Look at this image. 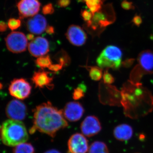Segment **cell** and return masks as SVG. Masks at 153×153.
Masks as SVG:
<instances>
[{
	"instance_id": "36",
	"label": "cell",
	"mask_w": 153,
	"mask_h": 153,
	"mask_svg": "<svg viewBox=\"0 0 153 153\" xmlns=\"http://www.w3.org/2000/svg\"><path fill=\"white\" fill-rule=\"evenodd\" d=\"M79 1L85 2L86 0H78Z\"/></svg>"
},
{
	"instance_id": "5",
	"label": "cell",
	"mask_w": 153,
	"mask_h": 153,
	"mask_svg": "<svg viewBox=\"0 0 153 153\" xmlns=\"http://www.w3.org/2000/svg\"><path fill=\"white\" fill-rule=\"evenodd\" d=\"M32 87L28 81L23 78L15 79L11 81L9 88L11 96L19 100H25L30 96Z\"/></svg>"
},
{
	"instance_id": "6",
	"label": "cell",
	"mask_w": 153,
	"mask_h": 153,
	"mask_svg": "<svg viewBox=\"0 0 153 153\" xmlns=\"http://www.w3.org/2000/svg\"><path fill=\"white\" fill-rule=\"evenodd\" d=\"M7 116L13 120L22 121L27 116V110L26 105L17 100H13L8 103L6 109Z\"/></svg>"
},
{
	"instance_id": "34",
	"label": "cell",
	"mask_w": 153,
	"mask_h": 153,
	"mask_svg": "<svg viewBox=\"0 0 153 153\" xmlns=\"http://www.w3.org/2000/svg\"><path fill=\"white\" fill-rule=\"evenodd\" d=\"M27 38L28 40H30V41H32L33 39H34V35L32 34H29L27 36Z\"/></svg>"
},
{
	"instance_id": "16",
	"label": "cell",
	"mask_w": 153,
	"mask_h": 153,
	"mask_svg": "<svg viewBox=\"0 0 153 153\" xmlns=\"http://www.w3.org/2000/svg\"><path fill=\"white\" fill-rule=\"evenodd\" d=\"M101 10L94 14L92 20L86 23L88 27L91 28L93 31H96L98 28L105 27L113 22L108 19L107 14Z\"/></svg>"
},
{
	"instance_id": "14",
	"label": "cell",
	"mask_w": 153,
	"mask_h": 153,
	"mask_svg": "<svg viewBox=\"0 0 153 153\" xmlns=\"http://www.w3.org/2000/svg\"><path fill=\"white\" fill-rule=\"evenodd\" d=\"M138 62L141 70L145 74L153 73V52L150 50L141 52L138 55Z\"/></svg>"
},
{
	"instance_id": "24",
	"label": "cell",
	"mask_w": 153,
	"mask_h": 153,
	"mask_svg": "<svg viewBox=\"0 0 153 153\" xmlns=\"http://www.w3.org/2000/svg\"><path fill=\"white\" fill-rule=\"evenodd\" d=\"M8 27L12 31L17 30L21 26V21L20 19H10L7 23Z\"/></svg>"
},
{
	"instance_id": "12",
	"label": "cell",
	"mask_w": 153,
	"mask_h": 153,
	"mask_svg": "<svg viewBox=\"0 0 153 153\" xmlns=\"http://www.w3.org/2000/svg\"><path fill=\"white\" fill-rule=\"evenodd\" d=\"M102 129L101 124L94 116H88L82 121L80 126L82 133L88 137H93L99 133Z\"/></svg>"
},
{
	"instance_id": "8",
	"label": "cell",
	"mask_w": 153,
	"mask_h": 153,
	"mask_svg": "<svg viewBox=\"0 0 153 153\" xmlns=\"http://www.w3.org/2000/svg\"><path fill=\"white\" fill-rule=\"evenodd\" d=\"M68 153H86L88 149V141L82 134L76 133L68 140Z\"/></svg>"
},
{
	"instance_id": "33",
	"label": "cell",
	"mask_w": 153,
	"mask_h": 153,
	"mask_svg": "<svg viewBox=\"0 0 153 153\" xmlns=\"http://www.w3.org/2000/svg\"><path fill=\"white\" fill-rule=\"evenodd\" d=\"M44 153H61L59 151L55 149L49 150Z\"/></svg>"
},
{
	"instance_id": "4",
	"label": "cell",
	"mask_w": 153,
	"mask_h": 153,
	"mask_svg": "<svg viewBox=\"0 0 153 153\" xmlns=\"http://www.w3.org/2000/svg\"><path fill=\"white\" fill-rule=\"evenodd\" d=\"M7 48L14 53L25 52L28 46V39L24 33L20 32H13L5 38Z\"/></svg>"
},
{
	"instance_id": "25",
	"label": "cell",
	"mask_w": 153,
	"mask_h": 153,
	"mask_svg": "<svg viewBox=\"0 0 153 153\" xmlns=\"http://www.w3.org/2000/svg\"><path fill=\"white\" fill-rule=\"evenodd\" d=\"M103 82L107 84H112L114 82V78L112 74L108 71V69L104 71L103 76Z\"/></svg>"
},
{
	"instance_id": "2",
	"label": "cell",
	"mask_w": 153,
	"mask_h": 153,
	"mask_svg": "<svg viewBox=\"0 0 153 153\" xmlns=\"http://www.w3.org/2000/svg\"><path fill=\"white\" fill-rule=\"evenodd\" d=\"M1 139L3 143L9 146H16L26 142L29 139L27 129L21 121L8 120L2 126Z\"/></svg>"
},
{
	"instance_id": "22",
	"label": "cell",
	"mask_w": 153,
	"mask_h": 153,
	"mask_svg": "<svg viewBox=\"0 0 153 153\" xmlns=\"http://www.w3.org/2000/svg\"><path fill=\"white\" fill-rule=\"evenodd\" d=\"M36 63L38 67L42 69L49 68L52 64V60L49 55L38 57L36 60Z\"/></svg>"
},
{
	"instance_id": "9",
	"label": "cell",
	"mask_w": 153,
	"mask_h": 153,
	"mask_svg": "<svg viewBox=\"0 0 153 153\" xmlns=\"http://www.w3.org/2000/svg\"><path fill=\"white\" fill-rule=\"evenodd\" d=\"M28 49L33 57H38L44 56L49 51V41L43 37H36L28 44Z\"/></svg>"
},
{
	"instance_id": "27",
	"label": "cell",
	"mask_w": 153,
	"mask_h": 153,
	"mask_svg": "<svg viewBox=\"0 0 153 153\" xmlns=\"http://www.w3.org/2000/svg\"><path fill=\"white\" fill-rule=\"evenodd\" d=\"M54 7L52 4H48L43 7L42 9V13L44 15H51L54 13Z\"/></svg>"
},
{
	"instance_id": "17",
	"label": "cell",
	"mask_w": 153,
	"mask_h": 153,
	"mask_svg": "<svg viewBox=\"0 0 153 153\" xmlns=\"http://www.w3.org/2000/svg\"><path fill=\"white\" fill-rule=\"evenodd\" d=\"M113 134L117 140L125 141L131 138L133 134V131L131 127L129 125L122 124L115 128Z\"/></svg>"
},
{
	"instance_id": "11",
	"label": "cell",
	"mask_w": 153,
	"mask_h": 153,
	"mask_svg": "<svg viewBox=\"0 0 153 153\" xmlns=\"http://www.w3.org/2000/svg\"><path fill=\"white\" fill-rule=\"evenodd\" d=\"M62 110L65 118L70 122L79 120L84 113V109L82 105L76 101L66 103Z\"/></svg>"
},
{
	"instance_id": "7",
	"label": "cell",
	"mask_w": 153,
	"mask_h": 153,
	"mask_svg": "<svg viewBox=\"0 0 153 153\" xmlns=\"http://www.w3.org/2000/svg\"><path fill=\"white\" fill-rule=\"evenodd\" d=\"M17 7L20 18L24 19L37 15L40 10L41 3L38 0H20Z\"/></svg>"
},
{
	"instance_id": "30",
	"label": "cell",
	"mask_w": 153,
	"mask_h": 153,
	"mask_svg": "<svg viewBox=\"0 0 153 153\" xmlns=\"http://www.w3.org/2000/svg\"><path fill=\"white\" fill-rule=\"evenodd\" d=\"M70 4V0H58L57 4L60 7H66Z\"/></svg>"
},
{
	"instance_id": "38",
	"label": "cell",
	"mask_w": 153,
	"mask_h": 153,
	"mask_svg": "<svg viewBox=\"0 0 153 153\" xmlns=\"http://www.w3.org/2000/svg\"></svg>"
},
{
	"instance_id": "26",
	"label": "cell",
	"mask_w": 153,
	"mask_h": 153,
	"mask_svg": "<svg viewBox=\"0 0 153 153\" xmlns=\"http://www.w3.org/2000/svg\"><path fill=\"white\" fill-rule=\"evenodd\" d=\"M81 16L83 20L87 23L92 20L93 14L89 10H84L81 11Z\"/></svg>"
},
{
	"instance_id": "15",
	"label": "cell",
	"mask_w": 153,
	"mask_h": 153,
	"mask_svg": "<svg viewBox=\"0 0 153 153\" xmlns=\"http://www.w3.org/2000/svg\"><path fill=\"white\" fill-rule=\"evenodd\" d=\"M49 72L44 70H39L34 72L32 80L36 87L44 88V87L52 88L53 78L49 75Z\"/></svg>"
},
{
	"instance_id": "37",
	"label": "cell",
	"mask_w": 153,
	"mask_h": 153,
	"mask_svg": "<svg viewBox=\"0 0 153 153\" xmlns=\"http://www.w3.org/2000/svg\"><path fill=\"white\" fill-rule=\"evenodd\" d=\"M2 87V84H1V83H0V89H1V88Z\"/></svg>"
},
{
	"instance_id": "28",
	"label": "cell",
	"mask_w": 153,
	"mask_h": 153,
	"mask_svg": "<svg viewBox=\"0 0 153 153\" xmlns=\"http://www.w3.org/2000/svg\"><path fill=\"white\" fill-rule=\"evenodd\" d=\"M122 7L125 10H134V6L131 2L128 1L127 0H124L121 3Z\"/></svg>"
},
{
	"instance_id": "18",
	"label": "cell",
	"mask_w": 153,
	"mask_h": 153,
	"mask_svg": "<svg viewBox=\"0 0 153 153\" xmlns=\"http://www.w3.org/2000/svg\"><path fill=\"white\" fill-rule=\"evenodd\" d=\"M88 153H109L108 149L104 143L95 141L91 145Z\"/></svg>"
},
{
	"instance_id": "13",
	"label": "cell",
	"mask_w": 153,
	"mask_h": 153,
	"mask_svg": "<svg viewBox=\"0 0 153 153\" xmlns=\"http://www.w3.org/2000/svg\"><path fill=\"white\" fill-rule=\"evenodd\" d=\"M47 20L40 14L31 17L27 23V30L31 34L40 35L46 31L47 26Z\"/></svg>"
},
{
	"instance_id": "21",
	"label": "cell",
	"mask_w": 153,
	"mask_h": 153,
	"mask_svg": "<svg viewBox=\"0 0 153 153\" xmlns=\"http://www.w3.org/2000/svg\"><path fill=\"white\" fill-rule=\"evenodd\" d=\"M85 3L93 15L101 10L102 0H86Z\"/></svg>"
},
{
	"instance_id": "35",
	"label": "cell",
	"mask_w": 153,
	"mask_h": 153,
	"mask_svg": "<svg viewBox=\"0 0 153 153\" xmlns=\"http://www.w3.org/2000/svg\"><path fill=\"white\" fill-rule=\"evenodd\" d=\"M145 135H144V134H141L140 136V140H143L145 138Z\"/></svg>"
},
{
	"instance_id": "3",
	"label": "cell",
	"mask_w": 153,
	"mask_h": 153,
	"mask_svg": "<svg viewBox=\"0 0 153 153\" xmlns=\"http://www.w3.org/2000/svg\"><path fill=\"white\" fill-rule=\"evenodd\" d=\"M123 53L119 47L109 45L102 51L97 59L99 67L101 68H112L117 70L122 64Z\"/></svg>"
},
{
	"instance_id": "20",
	"label": "cell",
	"mask_w": 153,
	"mask_h": 153,
	"mask_svg": "<svg viewBox=\"0 0 153 153\" xmlns=\"http://www.w3.org/2000/svg\"><path fill=\"white\" fill-rule=\"evenodd\" d=\"M89 75L90 78L94 81L101 79L102 76V68L99 66H88Z\"/></svg>"
},
{
	"instance_id": "29",
	"label": "cell",
	"mask_w": 153,
	"mask_h": 153,
	"mask_svg": "<svg viewBox=\"0 0 153 153\" xmlns=\"http://www.w3.org/2000/svg\"><path fill=\"white\" fill-rule=\"evenodd\" d=\"M133 23L137 27H139L140 26L143 22L141 17L138 15H136L134 16L132 20Z\"/></svg>"
},
{
	"instance_id": "32",
	"label": "cell",
	"mask_w": 153,
	"mask_h": 153,
	"mask_svg": "<svg viewBox=\"0 0 153 153\" xmlns=\"http://www.w3.org/2000/svg\"><path fill=\"white\" fill-rule=\"evenodd\" d=\"M55 30L53 27L52 26H48L47 27V29H46V31L47 33L49 34H52L54 33L55 32Z\"/></svg>"
},
{
	"instance_id": "31",
	"label": "cell",
	"mask_w": 153,
	"mask_h": 153,
	"mask_svg": "<svg viewBox=\"0 0 153 153\" xmlns=\"http://www.w3.org/2000/svg\"><path fill=\"white\" fill-rule=\"evenodd\" d=\"M8 25L2 21H0V32L5 31L7 28Z\"/></svg>"
},
{
	"instance_id": "1",
	"label": "cell",
	"mask_w": 153,
	"mask_h": 153,
	"mask_svg": "<svg viewBox=\"0 0 153 153\" xmlns=\"http://www.w3.org/2000/svg\"><path fill=\"white\" fill-rule=\"evenodd\" d=\"M68 126L63 110L58 109L51 102H47L34 109L33 125L30 133L33 134L38 131L54 138L57 131Z\"/></svg>"
},
{
	"instance_id": "10",
	"label": "cell",
	"mask_w": 153,
	"mask_h": 153,
	"mask_svg": "<svg viewBox=\"0 0 153 153\" xmlns=\"http://www.w3.org/2000/svg\"><path fill=\"white\" fill-rule=\"evenodd\" d=\"M66 36L71 44L77 47L84 45L87 38V35L83 29L76 25H71L68 27Z\"/></svg>"
},
{
	"instance_id": "23",
	"label": "cell",
	"mask_w": 153,
	"mask_h": 153,
	"mask_svg": "<svg viewBox=\"0 0 153 153\" xmlns=\"http://www.w3.org/2000/svg\"><path fill=\"white\" fill-rule=\"evenodd\" d=\"M86 87L85 84H79L77 87L74 89L73 93V98L75 100H78L82 98L85 96Z\"/></svg>"
},
{
	"instance_id": "19",
	"label": "cell",
	"mask_w": 153,
	"mask_h": 153,
	"mask_svg": "<svg viewBox=\"0 0 153 153\" xmlns=\"http://www.w3.org/2000/svg\"><path fill=\"white\" fill-rule=\"evenodd\" d=\"M13 153H35V149L31 144L22 143L15 147Z\"/></svg>"
}]
</instances>
